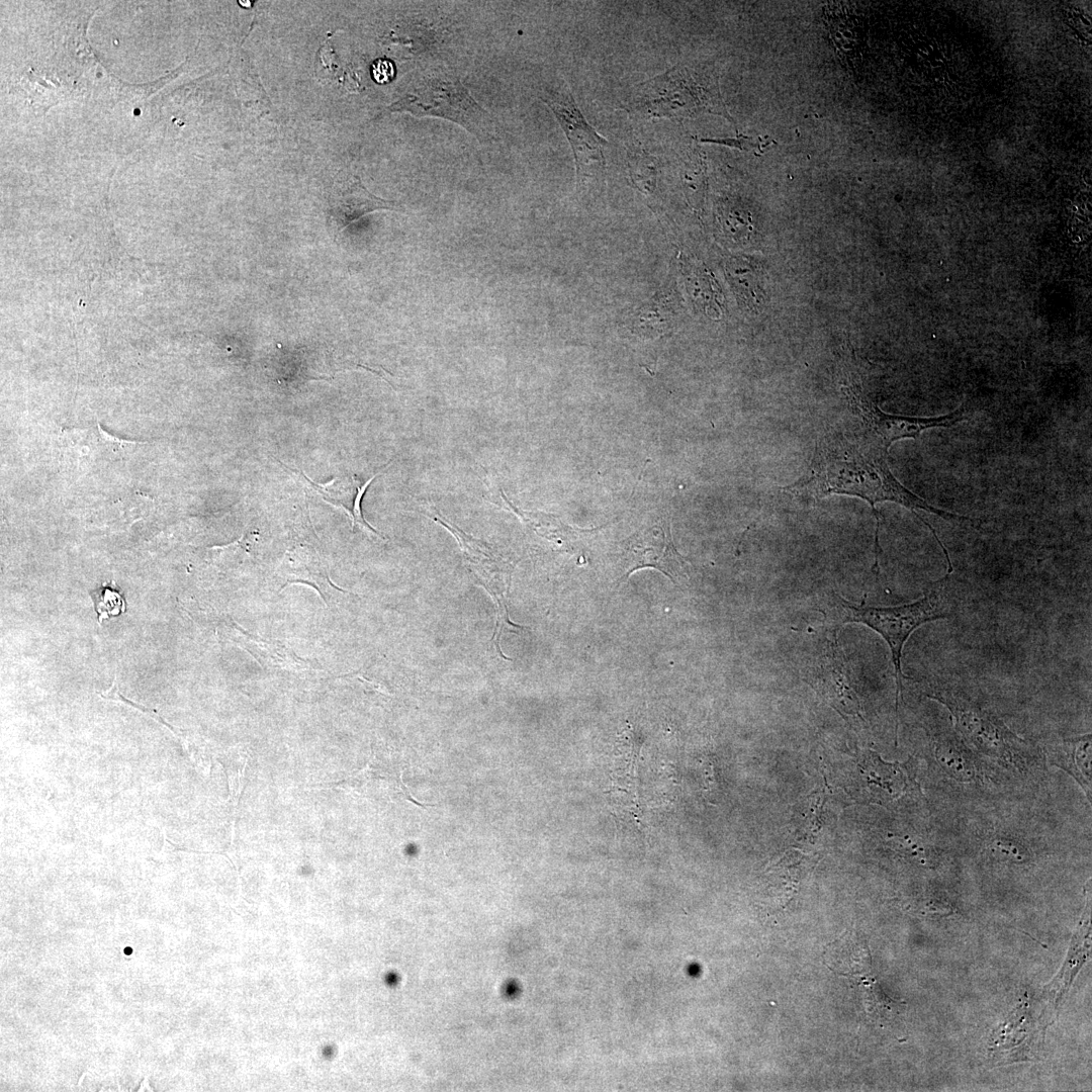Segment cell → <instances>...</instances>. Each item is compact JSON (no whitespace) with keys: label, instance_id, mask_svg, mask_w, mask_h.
I'll return each instance as SVG.
<instances>
[{"label":"cell","instance_id":"cell-9","mask_svg":"<svg viewBox=\"0 0 1092 1092\" xmlns=\"http://www.w3.org/2000/svg\"><path fill=\"white\" fill-rule=\"evenodd\" d=\"M379 209H397L393 201H387L370 193L357 177H352L336 191L331 201V214L339 230L362 215Z\"/></svg>","mask_w":1092,"mask_h":1092},{"label":"cell","instance_id":"cell-1","mask_svg":"<svg viewBox=\"0 0 1092 1092\" xmlns=\"http://www.w3.org/2000/svg\"><path fill=\"white\" fill-rule=\"evenodd\" d=\"M849 431H827L816 445L809 474L785 489L804 500H817L830 494L860 497L871 505L875 519V564L879 572L880 515L876 504L893 502L948 520H971L929 505L900 483L888 465L889 447L859 424ZM921 520V519H920Z\"/></svg>","mask_w":1092,"mask_h":1092},{"label":"cell","instance_id":"cell-5","mask_svg":"<svg viewBox=\"0 0 1092 1092\" xmlns=\"http://www.w3.org/2000/svg\"><path fill=\"white\" fill-rule=\"evenodd\" d=\"M538 97L551 109L570 144L577 185L599 186L604 180L608 141L587 122L563 80L542 85Z\"/></svg>","mask_w":1092,"mask_h":1092},{"label":"cell","instance_id":"cell-13","mask_svg":"<svg viewBox=\"0 0 1092 1092\" xmlns=\"http://www.w3.org/2000/svg\"><path fill=\"white\" fill-rule=\"evenodd\" d=\"M626 160L632 184L646 196L653 194L658 171L655 157L637 145H630L627 148Z\"/></svg>","mask_w":1092,"mask_h":1092},{"label":"cell","instance_id":"cell-18","mask_svg":"<svg viewBox=\"0 0 1092 1092\" xmlns=\"http://www.w3.org/2000/svg\"><path fill=\"white\" fill-rule=\"evenodd\" d=\"M991 849L1000 859L1012 862H1022L1028 855L1027 850L1023 846L1018 842L1007 838L995 839L991 843Z\"/></svg>","mask_w":1092,"mask_h":1092},{"label":"cell","instance_id":"cell-4","mask_svg":"<svg viewBox=\"0 0 1092 1092\" xmlns=\"http://www.w3.org/2000/svg\"><path fill=\"white\" fill-rule=\"evenodd\" d=\"M388 110L453 121L480 142L494 141L498 136V125L493 116L474 100L458 76L443 69L421 74Z\"/></svg>","mask_w":1092,"mask_h":1092},{"label":"cell","instance_id":"cell-8","mask_svg":"<svg viewBox=\"0 0 1092 1092\" xmlns=\"http://www.w3.org/2000/svg\"><path fill=\"white\" fill-rule=\"evenodd\" d=\"M929 697L948 709L958 730L981 750L1000 754L1011 745L1022 742L1000 719L963 696L939 690Z\"/></svg>","mask_w":1092,"mask_h":1092},{"label":"cell","instance_id":"cell-21","mask_svg":"<svg viewBox=\"0 0 1092 1092\" xmlns=\"http://www.w3.org/2000/svg\"><path fill=\"white\" fill-rule=\"evenodd\" d=\"M246 765H247V762H245L243 767L241 769H238V771L236 774H234V772H231V774L225 772L228 783H229L230 796H231V800H232V803H233L234 807H236L238 805V803L240 801V798H241V794H242V792H243V790L245 788V785H246V776H245Z\"/></svg>","mask_w":1092,"mask_h":1092},{"label":"cell","instance_id":"cell-3","mask_svg":"<svg viewBox=\"0 0 1092 1092\" xmlns=\"http://www.w3.org/2000/svg\"><path fill=\"white\" fill-rule=\"evenodd\" d=\"M950 573L935 581L922 598L915 602L894 607H871L854 605L835 595L836 617L840 623H858L868 626L882 636L888 644L894 665L897 686L896 708L902 691L901 658L903 647L910 635L921 625L949 618L954 609L949 589Z\"/></svg>","mask_w":1092,"mask_h":1092},{"label":"cell","instance_id":"cell-20","mask_svg":"<svg viewBox=\"0 0 1092 1092\" xmlns=\"http://www.w3.org/2000/svg\"><path fill=\"white\" fill-rule=\"evenodd\" d=\"M330 38H327L323 46L320 48L314 64L315 75L321 72V76H331L336 71L337 65L334 63L336 55L330 43Z\"/></svg>","mask_w":1092,"mask_h":1092},{"label":"cell","instance_id":"cell-7","mask_svg":"<svg viewBox=\"0 0 1092 1092\" xmlns=\"http://www.w3.org/2000/svg\"><path fill=\"white\" fill-rule=\"evenodd\" d=\"M844 391L858 424L888 447L898 440L915 439L927 429L952 427L966 420L963 408L929 418L889 415L882 412L855 387L844 388Z\"/></svg>","mask_w":1092,"mask_h":1092},{"label":"cell","instance_id":"cell-23","mask_svg":"<svg viewBox=\"0 0 1092 1092\" xmlns=\"http://www.w3.org/2000/svg\"><path fill=\"white\" fill-rule=\"evenodd\" d=\"M117 688H118V687L116 686V678H115V679H114V681H113V684H112V686H111V689H110V690H108V691H107L106 693H99V695H100V696H101L102 698H104V699H107V700H112V701H116V702H117V701H121V702H124V703H128V704H129L130 706L134 707L135 709H139L140 711H142V712H144V713H148V714L150 713V714H151V715H152L153 717H155L156 719H160L159 715H157V714H152V713H156V711H153V710H151V709H148V708H146V707H143V706H139V705H136V704H134V703H131V702H129V701H128L127 699H125V698H124V697H123V696H122V695H121V694L119 693V691H118V689H117ZM160 720L162 721V719H160ZM162 722H163V721H162ZM163 723H164V724H166L165 722H163ZM166 725H167V724H166Z\"/></svg>","mask_w":1092,"mask_h":1092},{"label":"cell","instance_id":"cell-2","mask_svg":"<svg viewBox=\"0 0 1092 1092\" xmlns=\"http://www.w3.org/2000/svg\"><path fill=\"white\" fill-rule=\"evenodd\" d=\"M623 107L646 119L688 118L711 113L735 124L723 102L718 77L704 67L678 64L635 86Z\"/></svg>","mask_w":1092,"mask_h":1092},{"label":"cell","instance_id":"cell-15","mask_svg":"<svg viewBox=\"0 0 1092 1092\" xmlns=\"http://www.w3.org/2000/svg\"><path fill=\"white\" fill-rule=\"evenodd\" d=\"M935 754L941 766L956 780L969 782L973 779V765L953 741H939L936 744Z\"/></svg>","mask_w":1092,"mask_h":1092},{"label":"cell","instance_id":"cell-19","mask_svg":"<svg viewBox=\"0 0 1092 1092\" xmlns=\"http://www.w3.org/2000/svg\"><path fill=\"white\" fill-rule=\"evenodd\" d=\"M493 597L495 598V601L497 603V621H496V628H495V631H494L491 639H492V642L495 645V649H496L497 653L500 654V656L504 657L505 659H510V658L504 656V654L502 653L500 647H499V638H500L502 632L506 628L509 631H514V632L518 633L520 630H524L525 628L512 623L510 621V619H509V614H508V610H507V606H506L505 602L502 599H499L497 596H495L494 594H493Z\"/></svg>","mask_w":1092,"mask_h":1092},{"label":"cell","instance_id":"cell-11","mask_svg":"<svg viewBox=\"0 0 1092 1092\" xmlns=\"http://www.w3.org/2000/svg\"><path fill=\"white\" fill-rule=\"evenodd\" d=\"M1052 763L1068 771L1091 798V734L1064 740L1052 750Z\"/></svg>","mask_w":1092,"mask_h":1092},{"label":"cell","instance_id":"cell-6","mask_svg":"<svg viewBox=\"0 0 1092 1092\" xmlns=\"http://www.w3.org/2000/svg\"><path fill=\"white\" fill-rule=\"evenodd\" d=\"M622 564L626 577L643 568L657 569L674 583L687 577V562L677 552L670 524L664 519L643 526L624 541Z\"/></svg>","mask_w":1092,"mask_h":1092},{"label":"cell","instance_id":"cell-14","mask_svg":"<svg viewBox=\"0 0 1092 1092\" xmlns=\"http://www.w3.org/2000/svg\"><path fill=\"white\" fill-rule=\"evenodd\" d=\"M681 182L690 205L696 209L701 208L706 191V167L703 156L697 148L684 163Z\"/></svg>","mask_w":1092,"mask_h":1092},{"label":"cell","instance_id":"cell-16","mask_svg":"<svg viewBox=\"0 0 1092 1092\" xmlns=\"http://www.w3.org/2000/svg\"><path fill=\"white\" fill-rule=\"evenodd\" d=\"M90 595L99 623L104 619L116 617L125 612V601L116 588L101 586L91 592Z\"/></svg>","mask_w":1092,"mask_h":1092},{"label":"cell","instance_id":"cell-22","mask_svg":"<svg viewBox=\"0 0 1092 1092\" xmlns=\"http://www.w3.org/2000/svg\"><path fill=\"white\" fill-rule=\"evenodd\" d=\"M372 76L377 83H388L393 79L394 66L388 60H376L372 64Z\"/></svg>","mask_w":1092,"mask_h":1092},{"label":"cell","instance_id":"cell-17","mask_svg":"<svg viewBox=\"0 0 1092 1092\" xmlns=\"http://www.w3.org/2000/svg\"><path fill=\"white\" fill-rule=\"evenodd\" d=\"M701 143H709L722 145L730 148H736L740 151L750 153L754 156L760 157L772 146L777 145V142L768 135H756L749 136L742 133H737L734 138H722V139H700Z\"/></svg>","mask_w":1092,"mask_h":1092},{"label":"cell","instance_id":"cell-12","mask_svg":"<svg viewBox=\"0 0 1092 1092\" xmlns=\"http://www.w3.org/2000/svg\"><path fill=\"white\" fill-rule=\"evenodd\" d=\"M822 668L824 672V692L832 703H834L836 709L839 711L842 710L849 715L860 716L857 697L849 685L845 672V665L838 656L836 648L835 651L831 652L830 656H827V661L824 662V667Z\"/></svg>","mask_w":1092,"mask_h":1092},{"label":"cell","instance_id":"cell-10","mask_svg":"<svg viewBox=\"0 0 1092 1092\" xmlns=\"http://www.w3.org/2000/svg\"><path fill=\"white\" fill-rule=\"evenodd\" d=\"M866 785L871 790V800L888 802L915 785L904 764L887 763L876 753H868L862 766Z\"/></svg>","mask_w":1092,"mask_h":1092}]
</instances>
